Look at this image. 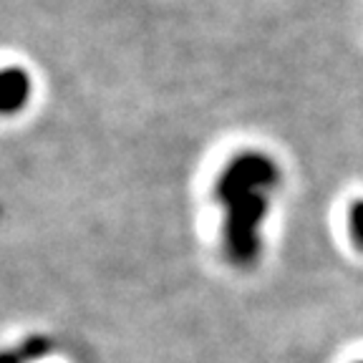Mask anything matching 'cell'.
I'll list each match as a JSON object with an SVG mask.
<instances>
[{
	"label": "cell",
	"instance_id": "8992f818",
	"mask_svg": "<svg viewBox=\"0 0 363 363\" xmlns=\"http://www.w3.org/2000/svg\"><path fill=\"white\" fill-rule=\"evenodd\" d=\"M358 363H363V361H358Z\"/></svg>",
	"mask_w": 363,
	"mask_h": 363
},
{
	"label": "cell",
	"instance_id": "7a4b0ae2",
	"mask_svg": "<svg viewBox=\"0 0 363 363\" xmlns=\"http://www.w3.org/2000/svg\"><path fill=\"white\" fill-rule=\"evenodd\" d=\"M280 182V169L275 164V159L267 157L255 149L235 154L222 172L217 174L215 182V199L217 204H227L238 197L252 192H270Z\"/></svg>",
	"mask_w": 363,
	"mask_h": 363
},
{
	"label": "cell",
	"instance_id": "6da1fadb",
	"mask_svg": "<svg viewBox=\"0 0 363 363\" xmlns=\"http://www.w3.org/2000/svg\"><path fill=\"white\" fill-rule=\"evenodd\" d=\"M225 207L222 222V247L227 260L238 267L255 265L260 257V225L267 215V192H252L238 197Z\"/></svg>",
	"mask_w": 363,
	"mask_h": 363
},
{
	"label": "cell",
	"instance_id": "277c9868",
	"mask_svg": "<svg viewBox=\"0 0 363 363\" xmlns=\"http://www.w3.org/2000/svg\"><path fill=\"white\" fill-rule=\"evenodd\" d=\"M348 233L353 245L363 252V199H356L348 210Z\"/></svg>",
	"mask_w": 363,
	"mask_h": 363
},
{
	"label": "cell",
	"instance_id": "5b68a950",
	"mask_svg": "<svg viewBox=\"0 0 363 363\" xmlns=\"http://www.w3.org/2000/svg\"><path fill=\"white\" fill-rule=\"evenodd\" d=\"M48 348H51V343H48V338H28L26 343H23V351H18V358H38L43 356V353H48Z\"/></svg>",
	"mask_w": 363,
	"mask_h": 363
},
{
	"label": "cell",
	"instance_id": "3957f363",
	"mask_svg": "<svg viewBox=\"0 0 363 363\" xmlns=\"http://www.w3.org/2000/svg\"><path fill=\"white\" fill-rule=\"evenodd\" d=\"M30 99V76L26 68L8 66L3 71V84H0V108L6 116L23 111Z\"/></svg>",
	"mask_w": 363,
	"mask_h": 363
}]
</instances>
